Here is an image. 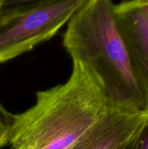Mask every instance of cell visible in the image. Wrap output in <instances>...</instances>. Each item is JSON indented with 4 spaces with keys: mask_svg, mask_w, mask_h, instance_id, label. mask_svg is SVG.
Returning a JSON list of instances; mask_svg holds the SVG:
<instances>
[{
    "mask_svg": "<svg viewBox=\"0 0 148 149\" xmlns=\"http://www.w3.org/2000/svg\"><path fill=\"white\" fill-rule=\"evenodd\" d=\"M108 107L94 75L72 62L65 83L38 92L32 107L15 114L10 144L12 149H71Z\"/></svg>",
    "mask_w": 148,
    "mask_h": 149,
    "instance_id": "1",
    "label": "cell"
},
{
    "mask_svg": "<svg viewBox=\"0 0 148 149\" xmlns=\"http://www.w3.org/2000/svg\"><path fill=\"white\" fill-rule=\"evenodd\" d=\"M63 44L72 62L84 65L94 75L108 107L147 110L117 27L112 1L85 0L67 23Z\"/></svg>",
    "mask_w": 148,
    "mask_h": 149,
    "instance_id": "2",
    "label": "cell"
},
{
    "mask_svg": "<svg viewBox=\"0 0 148 149\" xmlns=\"http://www.w3.org/2000/svg\"><path fill=\"white\" fill-rule=\"evenodd\" d=\"M85 0H0V63L51 38Z\"/></svg>",
    "mask_w": 148,
    "mask_h": 149,
    "instance_id": "3",
    "label": "cell"
},
{
    "mask_svg": "<svg viewBox=\"0 0 148 149\" xmlns=\"http://www.w3.org/2000/svg\"><path fill=\"white\" fill-rule=\"evenodd\" d=\"M114 17L148 110V11L140 0L125 1L114 3Z\"/></svg>",
    "mask_w": 148,
    "mask_h": 149,
    "instance_id": "4",
    "label": "cell"
},
{
    "mask_svg": "<svg viewBox=\"0 0 148 149\" xmlns=\"http://www.w3.org/2000/svg\"><path fill=\"white\" fill-rule=\"evenodd\" d=\"M146 112L109 107L91 130L71 149H115L123 146L135 134Z\"/></svg>",
    "mask_w": 148,
    "mask_h": 149,
    "instance_id": "5",
    "label": "cell"
},
{
    "mask_svg": "<svg viewBox=\"0 0 148 149\" xmlns=\"http://www.w3.org/2000/svg\"><path fill=\"white\" fill-rule=\"evenodd\" d=\"M15 114L9 112L0 103V148L10 144Z\"/></svg>",
    "mask_w": 148,
    "mask_h": 149,
    "instance_id": "6",
    "label": "cell"
},
{
    "mask_svg": "<svg viewBox=\"0 0 148 149\" xmlns=\"http://www.w3.org/2000/svg\"><path fill=\"white\" fill-rule=\"evenodd\" d=\"M123 149H148V110L142 123Z\"/></svg>",
    "mask_w": 148,
    "mask_h": 149,
    "instance_id": "7",
    "label": "cell"
},
{
    "mask_svg": "<svg viewBox=\"0 0 148 149\" xmlns=\"http://www.w3.org/2000/svg\"><path fill=\"white\" fill-rule=\"evenodd\" d=\"M140 2H141V3H142V5L145 7V9L147 10L148 11V1H145V0H140Z\"/></svg>",
    "mask_w": 148,
    "mask_h": 149,
    "instance_id": "8",
    "label": "cell"
},
{
    "mask_svg": "<svg viewBox=\"0 0 148 149\" xmlns=\"http://www.w3.org/2000/svg\"><path fill=\"white\" fill-rule=\"evenodd\" d=\"M125 145H123V146H120V147H119V148H117L115 149H123V147H124Z\"/></svg>",
    "mask_w": 148,
    "mask_h": 149,
    "instance_id": "9",
    "label": "cell"
}]
</instances>
